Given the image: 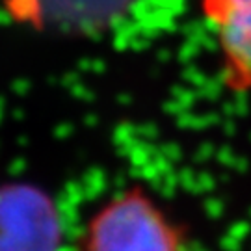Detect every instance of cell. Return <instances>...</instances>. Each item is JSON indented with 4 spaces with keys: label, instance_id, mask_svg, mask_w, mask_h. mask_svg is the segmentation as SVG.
<instances>
[{
    "label": "cell",
    "instance_id": "obj_3",
    "mask_svg": "<svg viewBox=\"0 0 251 251\" xmlns=\"http://www.w3.org/2000/svg\"><path fill=\"white\" fill-rule=\"evenodd\" d=\"M56 220L47 199L32 190L0 192V251H54Z\"/></svg>",
    "mask_w": 251,
    "mask_h": 251
},
{
    "label": "cell",
    "instance_id": "obj_1",
    "mask_svg": "<svg viewBox=\"0 0 251 251\" xmlns=\"http://www.w3.org/2000/svg\"><path fill=\"white\" fill-rule=\"evenodd\" d=\"M86 251H180V236L142 192H126L93 216Z\"/></svg>",
    "mask_w": 251,
    "mask_h": 251
},
{
    "label": "cell",
    "instance_id": "obj_2",
    "mask_svg": "<svg viewBox=\"0 0 251 251\" xmlns=\"http://www.w3.org/2000/svg\"><path fill=\"white\" fill-rule=\"evenodd\" d=\"M214 30L227 90L251 91V0H201Z\"/></svg>",
    "mask_w": 251,
    "mask_h": 251
}]
</instances>
